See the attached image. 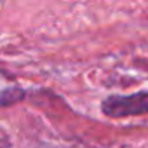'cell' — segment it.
Wrapping results in <instances>:
<instances>
[{
    "instance_id": "6da1fadb",
    "label": "cell",
    "mask_w": 148,
    "mask_h": 148,
    "mask_svg": "<svg viewBox=\"0 0 148 148\" xmlns=\"http://www.w3.org/2000/svg\"><path fill=\"white\" fill-rule=\"evenodd\" d=\"M103 113L113 119L145 115L148 113V92H136L129 96H110L101 105Z\"/></svg>"
},
{
    "instance_id": "7a4b0ae2",
    "label": "cell",
    "mask_w": 148,
    "mask_h": 148,
    "mask_svg": "<svg viewBox=\"0 0 148 148\" xmlns=\"http://www.w3.org/2000/svg\"><path fill=\"white\" fill-rule=\"evenodd\" d=\"M25 98V91L19 87H7L0 91V106H9Z\"/></svg>"
},
{
    "instance_id": "3957f363",
    "label": "cell",
    "mask_w": 148,
    "mask_h": 148,
    "mask_svg": "<svg viewBox=\"0 0 148 148\" xmlns=\"http://www.w3.org/2000/svg\"><path fill=\"white\" fill-rule=\"evenodd\" d=\"M4 2H5V0H0V7H2V5H4Z\"/></svg>"
}]
</instances>
